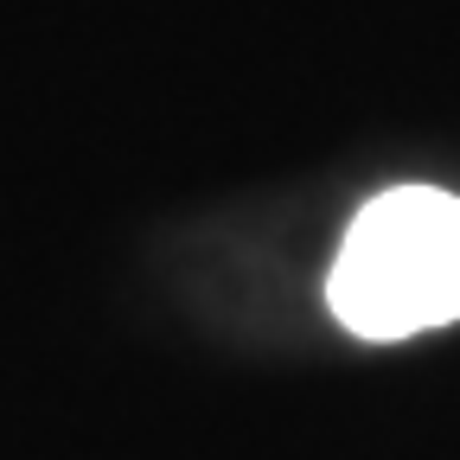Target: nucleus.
<instances>
[{"instance_id": "obj_1", "label": "nucleus", "mask_w": 460, "mask_h": 460, "mask_svg": "<svg viewBox=\"0 0 460 460\" xmlns=\"http://www.w3.org/2000/svg\"><path fill=\"white\" fill-rule=\"evenodd\" d=\"M326 301L358 339H416L460 320V199L435 186L371 199L339 243Z\"/></svg>"}]
</instances>
